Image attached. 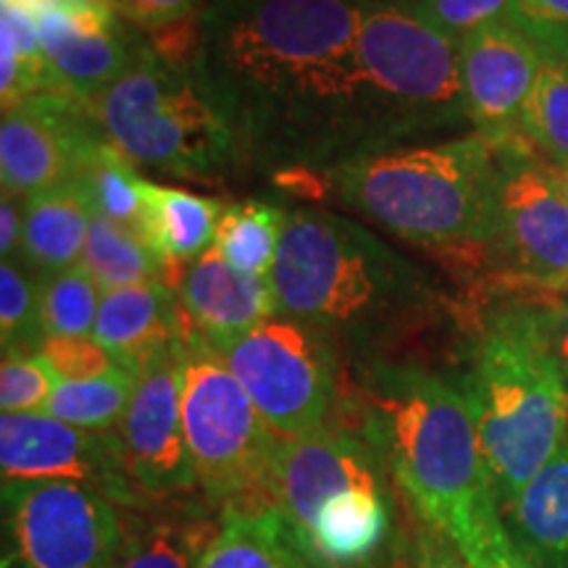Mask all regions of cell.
I'll return each mask as SVG.
<instances>
[{"label":"cell","mask_w":568,"mask_h":568,"mask_svg":"<svg viewBox=\"0 0 568 568\" xmlns=\"http://www.w3.org/2000/svg\"><path fill=\"white\" fill-rule=\"evenodd\" d=\"M105 138L95 111L69 92H38L3 109L0 174L3 193L30 197L77 180Z\"/></svg>","instance_id":"11"},{"label":"cell","mask_w":568,"mask_h":568,"mask_svg":"<svg viewBox=\"0 0 568 568\" xmlns=\"http://www.w3.org/2000/svg\"><path fill=\"white\" fill-rule=\"evenodd\" d=\"M190 329L193 324L176 305L172 287L166 282H148L103 293L92 337L138 374L151 355L182 343Z\"/></svg>","instance_id":"19"},{"label":"cell","mask_w":568,"mask_h":568,"mask_svg":"<svg viewBox=\"0 0 568 568\" xmlns=\"http://www.w3.org/2000/svg\"><path fill=\"white\" fill-rule=\"evenodd\" d=\"M211 537H201L184 524H151L124 550L119 568H197V558Z\"/></svg>","instance_id":"32"},{"label":"cell","mask_w":568,"mask_h":568,"mask_svg":"<svg viewBox=\"0 0 568 568\" xmlns=\"http://www.w3.org/2000/svg\"><path fill=\"white\" fill-rule=\"evenodd\" d=\"M197 568H332L305 545L276 506L258 510L226 508Z\"/></svg>","instance_id":"22"},{"label":"cell","mask_w":568,"mask_h":568,"mask_svg":"<svg viewBox=\"0 0 568 568\" xmlns=\"http://www.w3.org/2000/svg\"><path fill=\"white\" fill-rule=\"evenodd\" d=\"M176 290L190 324L211 343L253 329L280 314L272 280L240 274L216 247H209L182 268Z\"/></svg>","instance_id":"17"},{"label":"cell","mask_w":568,"mask_h":568,"mask_svg":"<svg viewBox=\"0 0 568 568\" xmlns=\"http://www.w3.org/2000/svg\"><path fill=\"white\" fill-rule=\"evenodd\" d=\"M105 138L126 159L176 176L222 174L240 145L222 105L193 69H174L153 51L90 101Z\"/></svg>","instance_id":"7"},{"label":"cell","mask_w":568,"mask_h":568,"mask_svg":"<svg viewBox=\"0 0 568 568\" xmlns=\"http://www.w3.org/2000/svg\"><path fill=\"white\" fill-rule=\"evenodd\" d=\"M34 17L55 90L88 103L111 88L140 55V48L126 38L122 27H113L109 32H88L71 13L55 6H42Z\"/></svg>","instance_id":"18"},{"label":"cell","mask_w":568,"mask_h":568,"mask_svg":"<svg viewBox=\"0 0 568 568\" xmlns=\"http://www.w3.org/2000/svg\"><path fill=\"white\" fill-rule=\"evenodd\" d=\"M40 355L63 382L98 379L116 372L119 361L98 343L95 337H48L40 347Z\"/></svg>","instance_id":"35"},{"label":"cell","mask_w":568,"mask_h":568,"mask_svg":"<svg viewBox=\"0 0 568 568\" xmlns=\"http://www.w3.org/2000/svg\"><path fill=\"white\" fill-rule=\"evenodd\" d=\"M508 21L545 55L568 63V0H514Z\"/></svg>","instance_id":"36"},{"label":"cell","mask_w":568,"mask_h":568,"mask_svg":"<svg viewBox=\"0 0 568 568\" xmlns=\"http://www.w3.org/2000/svg\"><path fill=\"white\" fill-rule=\"evenodd\" d=\"M0 568H105L124 556L109 497L74 481H3Z\"/></svg>","instance_id":"10"},{"label":"cell","mask_w":568,"mask_h":568,"mask_svg":"<svg viewBox=\"0 0 568 568\" xmlns=\"http://www.w3.org/2000/svg\"><path fill=\"white\" fill-rule=\"evenodd\" d=\"M80 266L98 282L103 293L148 282L180 284V274H174V264H169L142 237V232L111 222L98 211L92 216Z\"/></svg>","instance_id":"25"},{"label":"cell","mask_w":568,"mask_h":568,"mask_svg":"<svg viewBox=\"0 0 568 568\" xmlns=\"http://www.w3.org/2000/svg\"><path fill=\"white\" fill-rule=\"evenodd\" d=\"M552 166V176H556L558 187L564 190V195L568 197V166H556V163H550Z\"/></svg>","instance_id":"42"},{"label":"cell","mask_w":568,"mask_h":568,"mask_svg":"<svg viewBox=\"0 0 568 568\" xmlns=\"http://www.w3.org/2000/svg\"><path fill=\"white\" fill-rule=\"evenodd\" d=\"M521 134L556 166H568V63L545 55L521 116Z\"/></svg>","instance_id":"28"},{"label":"cell","mask_w":568,"mask_h":568,"mask_svg":"<svg viewBox=\"0 0 568 568\" xmlns=\"http://www.w3.org/2000/svg\"><path fill=\"white\" fill-rule=\"evenodd\" d=\"M55 382L51 364L40 353H3L0 366V410L3 414H45Z\"/></svg>","instance_id":"33"},{"label":"cell","mask_w":568,"mask_h":568,"mask_svg":"<svg viewBox=\"0 0 568 568\" xmlns=\"http://www.w3.org/2000/svg\"><path fill=\"white\" fill-rule=\"evenodd\" d=\"M0 474L3 481H74L134 506L140 489L124 466L113 432H90L51 414L0 416Z\"/></svg>","instance_id":"13"},{"label":"cell","mask_w":568,"mask_h":568,"mask_svg":"<svg viewBox=\"0 0 568 568\" xmlns=\"http://www.w3.org/2000/svg\"><path fill=\"white\" fill-rule=\"evenodd\" d=\"M272 280L280 314L318 329H366L424 293L403 255L335 213L295 211L284 224Z\"/></svg>","instance_id":"4"},{"label":"cell","mask_w":568,"mask_h":568,"mask_svg":"<svg viewBox=\"0 0 568 568\" xmlns=\"http://www.w3.org/2000/svg\"><path fill=\"white\" fill-rule=\"evenodd\" d=\"M132 163L134 161L126 159L111 140H105L90 159L88 169L80 174V180L88 187L98 213H103L111 222L140 232L145 180L138 176Z\"/></svg>","instance_id":"29"},{"label":"cell","mask_w":568,"mask_h":568,"mask_svg":"<svg viewBox=\"0 0 568 568\" xmlns=\"http://www.w3.org/2000/svg\"><path fill=\"white\" fill-rule=\"evenodd\" d=\"M21 234H24V203L3 193V205H0V255H3V261H9V255L17 258Z\"/></svg>","instance_id":"41"},{"label":"cell","mask_w":568,"mask_h":568,"mask_svg":"<svg viewBox=\"0 0 568 568\" xmlns=\"http://www.w3.org/2000/svg\"><path fill=\"white\" fill-rule=\"evenodd\" d=\"M347 209L418 245H495L500 163L481 134L355 155L329 172Z\"/></svg>","instance_id":"3"},{"label":"cell","mask_w":568,"mask_h":568,"mask_svg":"<svg viewBox=\"0 0 568 568\" xmlns=\"http://www.w3.org/2000/svg\"><path fill=\"white\" fill-rule=\"evenodd\" d=\"M466 558L474 568H524L518 564L514 548H510V539L506 535L503 521L489 531L485 545H481L479 550L468 552Z\"/></svg>","instance_id":"40"},{"label":"cell","mask_w":568,"mask_h":568,"mask_svg":"<svg viewBox=\"0 0 568 568\" xmlns=\"http://www.w3.org/2000/svg\"><path fill=\"white\" fill-rule=\"evenodd\" d=\"M142 195L145 203H142L140 232L169 264L195 261L213 247L224 211L219 201L153 182H145Z\"/></svg>","instance_id":"24"},{"label":"cell","mask_w":568,"mask_h":568,"mask_svg":"<svg viewBox=\"0 0 568 568\" xmlns=\"http://www.w3.org/2000/svg\"><path fill=\"white\" fill-rule=\"evenodd\" d=\"M368 153L387 142L456 126L466 116L460 42L410 3L366 0L358 34Z\"/></svg>","instance_id":"6"},{"label":"cell","mask_w":568,"mask_h":568,"mask_svg":"<svg viewBox=\"0 0 568 568\" xmlns=\"http://www.w3.org/2000/svg\"><path fill=\"white\" fill-rule=\"evenodd\" d=\"M355 489L387 493L379 453L368 439L329 429L280 437L272 460V495L297 535L308 531L326 503Z\"/></svg>","instance_id":"15"},{"label":"cell","mask_w":568,"mask_h":568,"mask_svg":"<svg viewBox=\"0 0 568 568\" xmlns=\"http://www.w3.org/2000/svg\"><path fill=\"white\" fill-rule=\"evenodd\" d=\"M393 514L387 493L355 489L318 510L303 539L326 566L355 568L372 560L387 542Z\"/></svg>","instance_id":"23"},{"label":"cell","mask_w":568,"mask_h":568,"mask_svg":"<svg viewBox=\"0 0 568 568\" xmlns=\"http://www.w3.org/2000/svg\"><path fill=\"white\" fill-rule=\"evenodd\" d=\"M468 400L503 508L568 439L566 376L514 314L481 339Z\"/></svg>","instance_id":"5"},{"label":"cell","mask_w":568,"mask_h":568,"mask_svg":"<svg viewBox=\"0 0 568 568\" xmlns=\"http://www.w3.org/2000/svg\"><path fill=\"white\" fill-rule=\"evenodd\" d=\"M410 6L435 30L460 42L481 27L508 21L514 0H414Z\"/></svg>","instance_id":"34"},{"label":"cell","mask_w":568,"mask_h":568,"mask_svg":"<svg viewBox=\"0 0 568 568\" xmlns=\"http://www.w3.org/2000/svg\"><path fill=\"white\" fill-rule=\"evenodd\" d=\"M92 216L95 205L80 176L24 197L21 264L34 276H53L80 264Z\"/></svg>","instance_id":"21"},{"label":"cell","mask_w":568,"mask_h":568,"mask_svg":"<svg viewBox=\"0 0 568 568\" xmlns=\"http://www.w3.org/2000/svg\"><path fill=\"white\" fill-rule=\"evenodd\" d=\"M500 516L524 568H568V439Z\"/></svg>","instance_id":"20"},{"label":"cell","mask_w":568,"mask_h":568,"mask_svg":"<svg viewBox=\"0 0 568 568\" xmlns=\"http://www.w3.org/2000/svg\"><path fill=\"white\" fill-rule=\"evenodd\" d=\"M105 3L116 11V17H124L142 30L161 32L184 19L201 17L209 0H105Z\"/></svg>","instance_id":"39"},{"label":"cell","mask_w":568,"mask_h":568,"mask_svg":"<svg viewBox=\"0 0 568 568\" xmlns=\"http://www.w3.org/2000/svg\"><path fill=\"white\" fill-rule=\"evenodd\" d=\"M566 408H568V379H566Z\"/></svg>","instance_id":"44"},{"label":"cell","mask_w":568,"mask_h":568,"mask_svg":"<svg viewBox=\"0 0 568 568\" xmlns=\"http://www.w3.org/2000/svg\"><path fill=\"white\" fill-rule=\"evenodd\" d=\"M393 568H474L460 548L443 531L429 527L418 529L400 545Z\"/></svg>","instance_id":"38"},{"label":"cell","mask_w":568,"mask_h":568,"mask_svg":"<svg viewBox=\"0 0 568 568\" xmlns=\"http://www.w3.org/2000/svg\"><path fill=\"white\" fill-rule=\"evenodd\" d=\"M103 290L77 264L42 276V332L48 337H90L101 311Z\"/></svg>","instance_id":"31"},{"label":"cell","mask_w":568,"mask_h":568,"mask_svg":"<svg viewBox=\"0 0 568 568\" xmlns=\"http://www.w3.org/2000/svg\"><path fill=\"white\" fill-rule=\"evenodd\" d=\"M19 261L0 264V343L3 353H40L42 332V276H32Z\"/></svg>","instance_id":"30"},{"label":"cell","mask_w":568,"mask_h":568,"mask_svg":"<svg viewBox=\"0 0 568 568\" xmlns=\"http://www.w3.org/2000/svg\"><path fill=\"white\" fill-rule=\"evenodd\" d=\"M493 148L500 163L495 245L542 290H568V197L552 166L535 159L529 140Z\"/></svg>","instance_id":"12"},{"label":"cell","mask_w":568,"mask_h":568,"mask_svg":"<svg viewBox=\"0 0 568 568\" xmlns=\"http://www.w3.org/2000/svg\"><path fill=\"white\" fill-rule=\"evenodd\" d=\"M366 437L424 524L479 550L503 521L468 393L416 366L376 364L361 385Z\"/></svg>","instance_id":"2"},{"label":"cell","mask_w":568,"mask_h":568,"mask_svg":"<svg viewBox=\"0 0 568 568\" xmlns=\"http://www.w3.org/2000/svg\"><path fill=\"white\" fill-rule=\"evenodd\" d=\"M366 0H209L193 71L234 138L268 159L368 153L358 34ZM345 159V161H347Z\"/></svg>","instance_id":"1"},{"label":"cell","mask_w":568,"mask_h":568,"mask_svg":"<svg viewBox=\"0 0 568 568\" xmlns=\"http://www.w3.org/2000/svg\"><path fill=\"white\" fill-rule=\"evenodd\" d=\"M134 385H138V374L126 366H119L116 372L98 376V379H59L45 414L80 429L111 432L113 426L122 424Z\"/></svg>","instance_id":"27"},{"label":"cell","mask_w":568,"mask_h":568,"mask_svg":"<svg viewBox=\"0 0 568 568\" xmlns=\"http://www.w3.org/2000/svg\"><path fill=\"white\" fill-rule=\"evenodd\" d=\"M518 318L531 332V337L550 353V358L568 379V293L552 295L537 303L535 308L518 311Z\"/></svg>","instance_id":"37"},{"label":"cell","mask_w":568,"mask_h":568,"mask_svg":"<svg viewBox=\"0 0 568 568\" xmlns=\"http://www.w3.org/2000/svg\"><path fill=\"white\" fill-rule=\"evenodd\" d=\"M11 3L24 6V9H30V11H38V9H42V6L51 3V0H11Z\"/></svg>","instance_id":"43"},{"label":"cell","mask_w":568,"mask_h":568,"mask_svg":"<svg viewBox=\"0 0 568 568\" xmlns=\"http://www.w3.org/2000/svg\"><path fill=\"white\" fill-rule=\"evenodd\" d=\"M182 426L205 495L237 510L274 506L272 460L280 435L195 326L182 347Z\"/></svg>","instance_id":"8"},{"label":"cell","mask_w":568,"mask_h":568,"mask_svg":"<svg viewBox=\"0 0 568 568\" xmlns=\"http://www.w3.org/2000/svg\"><path fill=\"white\" fill-rule=\"evenodd\" d=\"M105 568H119V564L116 566H105Z\"/></svg>","instance_id":"45"},{"label":"cell","mask_w":568,"mask_h":568,"mask_svg":"<svg viewBox=\"0 0 568 568\" xmlns=\"http://www.w3.org/2000/svg\"><path fill=\"white\" fill-rule=\"evenodd\" d=\"M182 347L184 339L138 368V385L116 432L126 471L148 497L197 487L182 426Z\"/></svg>","instance_id":"14"},{"label":"cell","mask_w":568,"mask_h":568,"mask_svg":"<svg viewBox=\"0 0 568 568\" xmlns=\"http://www.w3.org/2000/svg\"><path fill=\"white\" fill-rule=\"evenodd\" d=\"M211 345L276 435L305 437L326 429L337 400V366L326 329L276 314Z\"/></svg>","instance_id":"9"},{"label":"cell","mask_w":568,"mask_h":568,"mask_svg":"<svg viewBox=\"0 0 568 568\" xmlns=\"http://www.w3.org/2000/svg\"><path fill=\"white\" fill-rule=\"evenodd\" d=\"M545 53L510 21L481 27L460 40V80L468 122L493 145L527 140L521 116Z\"/></svg>","instance_id":"16"},{"label":"cell","mask_w":568,"mask_h":568,"mask_svg":"<svg viewBox=\"0 0 568 568\" xmlns=\"http://www.w3.org/2000/svg\"><path fill=\"white\" fill-rule=\"evenodd\" d=\"M284 224L287 216L276 205L258 201L226 205L219 219L213 247L240 274L268 276L280 253Z\"/></svg>","instance_id":"26"}]
</instances>
